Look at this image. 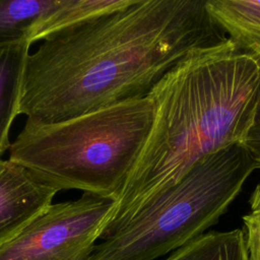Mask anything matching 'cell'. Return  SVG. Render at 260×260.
<instances>
[{"instance_id": "cell-9", "label": "cell", "mask_w": 260, "mask_h": 260, "mask_svg": "<svg viewBox=\"0 0 260 260\" xmlns=\"http://www.w3.org/2000/svg\"><path fill=\"white\" fill-rule=\"evenodd\" d=\"M58 0H0V46L31 43L40 23Z\"/></svg>"}, {"instance_id": "cell-2", "label": "cell", "mask_w": 260, "mask_h": 260, "mask_svg": "<svg viewBox=\"0 0 260 260\" xmlns=\"http://www.w3.org/2000/svg\"><path fill=\"white\" fill-rule=\"evenodd\" d=\"M259 90L260 58L229 38L170 69L147 93L152 124L101 238L177 185L198 161L242 143Z\"/></svg>"}, {"instance_id": "cell-5", "label": "cell", "mask_w": 260, "mask_h": 260, "mask_svg": "<svg viewBox=\"0 0 260 260\" xmlns=\"http://www.w3.org/2000/svg\"><path fill=\"white\" fill-rule=\"evenodd\" d=\"M115 208L114 198L91 193L52 203L0 245V260H89Z\"/></svg>"}, {"instance_id": "cell-6", "label": "cell", "mask_w": 260, "mask_h": 260, "mask_svg": "<svg viewBox=\"0 0 260 260\" xmlns=\"http://www.w3.org/2000/svg\"><path fill=\"white\" fill-rule=\"evenodd\" d=\"M57 192L21 165L0 159V245L51 205Z\"/></svg>"}, {"instance_id": "cell-13", "label": "cell", "mask_w": 260, "mask_h": 260, "mask_svg": "<svg viewBox=\"0 0 260 260\" xmlns=\"http://www.w3.org/2000/svg\"><path fill=\"white\" fill-rule=\"evenodd\" d=\"M249 260H260V232H244Z\"/></svg>"}, {"instance_id": "cell-4", "label": "cell", "mask_w": 260, "mask_h": 260, "mask_svg": "<svg viewBox=\"0 0 260 260\" xmlns=\"http://www.w3.org/2000/svg\"><path fill=\"white\" fill-rule=\"evenodd\" d=\"M258 169L234 144L198 161L175 186L95 244L89 260H154L205 234Z\"/></svg>"}, {"instance_id": "cell-7", "label": "cell", "mask_w": 260, "mask_h": 260, "mask_svg": "<svg viewBox=\"0 0 260 260\" xmlns=\"http://www.w3.org/2000/svg\"><path fill=\"white\" fill-rule=\"evenodd\" d=\"M30 45L21 42L0 46V155L10 147V128L19 115L23 75Z\"/></svg>"}, {"instance_id": "cell-11", "label": "cell", "mask_w": 260, "mask_h": 260, "mask_svg": "<svg viewBox=\"0 0 260 260\" xmlns=\"http://www.w3.org/2000/svg\"><path fill=\"white\" fill-rule=\"evenodd\" d=\"M133 0H58L54 9L40 23L31 43L75 23L122 9Z\"/></svg>"}, {"instance_id": "cell-3", "label": "cell", "mask_w": 260, "mask_h": 260, "mask_svg": "<svg viewBox=\"0 0 260 260\" xmlns=\"http://www.w3.org/2000/svg\"><path fill=\"white\" fill-rule=\"evenodd\" d=\"M153 119L148 95L121 101L52 124L25 122L9 159L60 190L116 200L136 164Z\"/></svg>"}, {"instance_id": "cell-14", "label": "cell", "mask_w": 260, "mask_h": 260, "mask_svg": "<svg viewBox=\"0 0 260 260\" xmlns=\"http://www.w3.org/2000/svg\"><path fill=\"white\" fill-rule=\"evenodd\" d=\"M252 52H253V53H255V54L260 58V44H259L258 46H256V47L252 50Z\"/></svg>"}, {"instance_id": "cell-1", "label": "cell", "mask_w": 260, "mask_h": 260, "mask_svg": "<svg viewBox=\"0 0 260 260\" xmlns=\"http://www.w3.org/2000/svg\"><path fill=\"white\" fill-rule=\"evenodd\" d=\"M226 38L206 0H133L45 38L27 57L19 114L52 124L144 96L190 53Z\"/></svg>"}, {"instance_id": "cell-10", "label": "cell", "mask_w": 260, "mask_h": 260, "mask_svg": "<svg viewBox=\"0 0 260 260\" xmlns=\"http://www.w3.org/2000/svg\"><path fill=\"white\" fill-rule=\"evenodd\" d=\"M164 260H249L243 230L208 232L172 252Z\"/></svg>"}, {"instance_id": "cell-8", "label": "cell", "mask_w": 260, "mask_h": 260, "mask_svg": "<svg viewBox=\"0 0 260 260\" xmlns=\"http://www.w3.org/2000/svg\"><path fill=\"white\" fill-rule=\"evenodd\" d=\"M209 14L239 48L250 51L260 44V0H206Z\"/></svg>"}, {"instance_id": "cell-12", "label": "cell", "mask_w": 260, "mask_h": 260, "mask_svg": "<svg viewBox=\"0 0 260 260\" xmlns=\"http://www.w3.org/2000/svg\"><path fill=\"white\" fill-rule=\"evenodd\" d=\"M241 144L246 148L258 169H260V90L254 107L251 123Z\"/></svg>"}]
</instances>
